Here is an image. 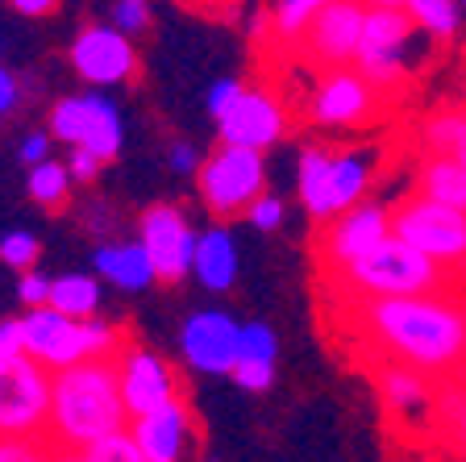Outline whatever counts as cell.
Masks as SVG:
<instances>
[{"instance_id": "obj_45", "label": "cell", "mask_w": 466, "mask_h": 462, "mask_svg": "<svg viewBox=\"0 0 466 462\" xmlns=\"http://www.w3.org/2000/svg\"><path fill=\"white\" fill-rule=\"evenodd\" d=\"M87 221H92V233H108V225H113V212H108L105 204H100V209L92 212V217H87Z\"/></svg>"}, {"instance_id": "obj_19", "label": "cell", "mask_w": 466, "mask_h": 462, "mask_svg": "<svg viewBox=\"0 0 466 462\" xmlns=\"http://www.w3.org/2000/svg\"><path fill=\"white\" fill-rule=\"evenodd\" d=\"M129 437H134L142 462H184L196 442V416L187 400H171L167 408H155L146 416L129 421Z\"/></svg>"}, {"instance_id": "obj_30", "label": "cell", "mask_w": 466, "mask_h": 462, "mask_svg": "<svg viewBox=\"0 0 466 462\" xmlns=\"http://www.w3.org/2000/svg\"><path fill=\"white\" fill-rule=\"evenodd\" d=\"M38 254H42V241L34 238L29 230H9L5 238H0V262H5V267H13L17 275H21V271H34Z\"/></svg>"}, {"instance_id": "obj_13", "label": "cell", "mask_w": 466, "mask_h": 462, "mask_svg": "<svg viewBox=\"0 0 466 462\" xmlns=\"http://www.w3.org/2000/svg\"><path fill=\"white\" fill-rule=\"evenodd\" d=\"M217 138L221 146H242V150L267 154L275 142L288 138V105L271 87H250L238 97V105L217 121Z\"/></svg>"}, {"instance_id": "obj_40", "label": "cell", "mask_w": 466, "mask_h": 462, "mask_svg": "<svg viewBox=\"0 0 466 462\" xmlns=\"http://www.w3.org/2000/svg\"><path fill=\"white\" fill-rule=\"evenodd\" d=\"M50 142H55V138H50V129H34V134H25L21 138V146H17V159L25 167H38V163H46L50 159Z\"/></svg>"}, {"instance_id": "obj_48", "label": "cell", "mask_w": 466, "mask_h": 462, "mask_svg": "<svg viewBox=\"0 0 466 462\" xmlns=\"http://www.w3.org/2000/svg\"><path fill=\"white\" fill-rule=\"evenodd\" d=\"M458 9H462V17H466V0H458Z\"/></svg>"}, {"instance_id": "obj_26", "label": "cell", "mask_w": 466, "mask_h": 462, "mask_svg": "<svg viewBox=\"0 0 466 462\" xmlns=\"http://www.w3.org/2000/svg\"><path fill=\"white\" fill-rule=\"evenodd\" d=\"M404 13L417 21V29L433 42V46L454 42L458 29H462V9H458V0H404Z\"/></svg>"}, {"instance_id": "obj_31", "label": "cell", "mask_w": 466, "mask_h": 462, "mask_svg": "<svg viewBox=\"0 0 466 462\" xmlns=\"http://www.w3.org/2000/svg\"><path fill=\"white\" fill-rule=\"evenodd\" d=\"M108 26L121 29L126 38H142L146 29H150V0H113Z\"/></svg>"}, {"instance_id": "obj_25", "label": "cell", "mask_w": 466, "mask_h": 462, "mask_svg": "<svg viewBox=\"0 0 466 462\" xmlns=\"http://www.w3.org/2000/svg\"><path fill=\"white\" fill-rule=\"evenodd\" d=\"M425 154H441L466 167V108H441L420 126Z\"/></svg>"}, {"instance_id": "obj_35", "label": "cell", "mask_w": 466, "mask_h": 462, "mask_svg": "<svg viewBox=\"0 0 466 462\" xmlns=\"http://www.w3.org/2000/svg\"><path fill=\"white\" fill-rule=\"evenodd\" d=\"M233 384L242 387V392H250V395L271 392L275 363H238V366H233Z\"/></svg>"}, {"instance_id": "obj_21", "label": "cell", "mask_w": 466, "mask_h": 462, "mask_svg": "<svg viewBox=\"0 0 466 462\" xmlns=\"http://www.w3.org/2000/svg\"><path fill=\"white\" fill-rule=\"evenodd\" d=\"M92 267H96V275L105 283H113L116 292H146L150 283H158L155 267H150V259H146L142 241H100L96 251H92Z\"/></svg>"}, {"instance_id": "obj_27", "label": "cell", "mask_w": 466, "mask_h": 462, "mask_svg": "<svg viewBox=\"0 0 466 462\" xmlns=\"http://www.w3.org/2000/svg\"><path fill=\"white\" fill-rule=\"evenodd\" d=\"M71 188H76V180H71L67 163H58V159H46V163L29 167V175H25L29 200L42 204V209H63V204L71 200Z\"/></svg>"}, {"instance_id": "obj_4", "label": "cell", "mask_w": 466, "mask_h": 462, "mask_svg": "<svg viewBox=\"0 0 466 462\" xmlns=\"http://www.w3.org/2000/svg\"><path fill=\"white\" fill-rule=\"evenodd\" d=\"M375 150H333V146H304L300 163H296V188H300V204L312 221L329 225L333 217L350 212L354 204H362V196L375 183Z\"/></svg>"}, {"instance_id": "obj_36", "label": "cell", "mask_w": 466, "mask_h": 462, "mask_svg": "<svg viewBox=\"0 0 466 462\" xmlns=\"http://www.w3.org/2000/svg\"><path fill=\"white\" fill-rule=\"evenodd\" d=\"M242 92H246L242 79H233V76L217 79V84L208 87V117H213V121H221V117L238 105V97H242Z\"/></svg>"}, {"instance_id": "obj_33", "label": "cell", "mask_w": 466, "mask_h": 462, "mask_svg": "<svg viewBox=\"0 0 466 462\" xmlns=\"http://www.w3.org/2000/svg\"><path fill=\"white\" fill-rule=\"evenodd\" d=\"M50 454L46 437H0V462H50Z\"/></svg>"}, {"instance_id": "obj_5", "label": "cell", "mask_w": 466, "mask_h": 462, "mask_svg": "<svg viewBox=\"0 0 466 462\" xmlns=\"http://www.w3.org/2000/svg\"><path fill=\"white\" fill-rule=\"evenodd\" d=\"M338 280L354 300H396V296H437V292H446L450 271L437 267L433 259H425L420 251H412L408 241H400L391 233L367 259L341 267Z\"/></svg>"}, {"instance_id": "obj_15", "label": "cell", "mask_w": 466, "mask_h": 462, "mask_svg": "<svg viewBox=\"0 0 466 462\" xmlns=\"http://www.w3.org/2000/svg\"><path fill=\"white\" fill-rule=\"evenodd\" d=\"M238 334L242 321H233L225 308H200L179 329V358L200 375H233Z\"/></svg>"}, {"instance_id": "obj_2", "label": "cell", "mask_w": 466, "mask_h": 462, "mask_svg": "<svg viewBox=\"0 0 466 462\" xmlns=\"http://www.w3.org/2000/svg\"><path fill=\"white\" fill-rule=\"evenodd\" d=\"M129 408L121 395L116 363H79L58 371L50 384L46 442L55 450H87L129 429Z\"/></svg>"}, {"instance_id": "obj_42", "label": "cell", "mask_w": 466, "mask_h": 462, "mask_svg": "<svg viewBox=\"0 0 466 462\" xmlns=\"http://www.w3.org/2000/svg\"><path fill=\"white\" fill-rule=\"evenodd\" d=\"M17 354H25V346H21V321H0V363H9Z\"/></svg>"}, {"instance_id": "obj_46", "label": "cell", "mask_w": 466, "mask_h": 462, "mask_svg": "<svg viewBox=\"0 0 466 462\" xmlns=\"http://www.w3.org/2000/svg\"><path fill=\"white\" fill-rule=\"evenodd\" d=\"M362 9H404V0H359Z\"/></svg>"}, {"instance_id": "obj_34", "label": "cell", "mask_w": 466, "mask_h": 462, "mask_svg": "<svg viewBox=\"0 0 466 462\" xmlns=\"http://www.w3.org/2000/svg\"><path fill=\"white\" fill-rule=\"evenodd\" d=\"M79 454H84V462H142L129 429L116 437H105V442H96V446H87V450H79Z\"/></svg>"}, {"instance_id": "obj_37", "label": "cell", "mask_w": 466, "mask_h": 462, "mask_svg": "<svg viewBox=\"0 0 466 462\" xmlns=\"http://www.w3.org/2000/svg\"><path fill=\"white\" fill-rule=\"evenodd\" d=\"M441 413H446V425H450V434H454V442L466 450V379L446 392V405H441Z\"/></svg>"}, {"instance_id": "obj_32", "label": "cell", "mask_w": 466, "mask_h": 462, "mask_svg": "<svg viewBox=\"0 0 466 462\" xmlns=\"http://www.w3.org/2000/svg\"><path fill=\"white\" fill-rule=\"evenodd\" d=\"M283 217H288V204H283V196H275L271 188L246 209V221H250L258 233H275L283 225Z\"/></svg>"}, {"instance_id": "obj_12", "label": "cell", "mask_w": 466, "mask_h": 462, "mask_svg": "<svg viewBox=\"0 0 466 462\" xmlns=\"http://www.w3.org/2000/svg\"><path fill=\"white\" fill-rule=\"evenodd\" d=\"M196 238L187 212L179 204H150L137 217V241H142L146 259L155 267V275L163 283H179L184 275H192L196 259Z\"/></svg>"}, {"instance_id": "obj_11", "label": "cell", "mask_w": 466, "mask_h": 462, "mask_svg": "<svg viewBox=\"0 0 466 462\" xmlns=\"http://www.w3.org/2000/svg\"><path fill=\"white\" fill-rule=\"evenodd\" d=\"M67 63L92 92H108L137 76V46L113 26H84L71 38Z\"/></svg>"}, {"instance_id": "obj_7", "label": "cell", "mask_w": 466, "mask_h": 462, "mask_svg": "<svg viewBox=\"0 0 466 462\" xmlns=\"http://www.w3.org/2000/svg\"><path fill=\"white\" fill-rule=\"evenodd\" d=\"M200 200L217 217V225L246 217L254 200L267 192V154L242 146H217L200 163Z\"/></svg>"}, {"instance_id": "obj_38", "label": "cell", "mask_w": 466, "mask_h": 462, "mask_svg": "<svg viewBox=\"0 0 466 462\" xmlns=\"http://www.w3.org/2000/svg\"><path fill=\"white\" fill-rule=\"evenodd\" d=\"M17 300L25 308H42L50 300V280L42 275L38 267H34V271H21V275H17Z\"/></svg>"}, {"instance_id": "obj_39", "label": "cell", "mask_w": 466, "mask_h": 462, "mask_svg": "<svg viewBox=\"0 0 466 462\" xmlns=\"http://www.w3.org/2000/svg\"><path fill=\"white\" fill-rule=\"evenodd\" d=\"M167 163H171L175 175H200V163H204V159H200V146L179 138V142L167 146Z\"/></svg>"}, {"instance_id": "obj_17", "label": "cell", "mask_w": 466, "mask_h": 462, "mask_svg": "<svg viewBox=\"0 0 466 462\" xmlns=\"http://www.w3.org/2000/svg\"><path fill=\"white\" fill-rule=\"evenodd\" d=\"M388 238H391V209L379 200H362L329 221V230L320 238V254H325V262L333 271H341L350 262L367 259L370 251H379Z\"/></svg>"}, {"instance_id": "obj_8", "label": "cell", "mask_w": 466, "mask_h": 462, "mask_svg": "<svg viewBox=\"0 0 466 462\" xmlns=\"http://www.w3.org/2000/svg\"><path fill=\"white\" fill-rule=\"evenodd\" d=\"M50 138L63 142L67 150H87L96 154L100 163H113L121 146H126V121H121V108L105 97V92H76V97L55 100L46 121Z\"/></svg>"}, {"instance_id": "obj_6", "label": "cell", "mask_w": 466, "mask_h": 462, "mask_svg": "<svg viewBox=\"0 0 466 462\" xmlns=\"http://www.w3.org/2000/svg\"><path fill=\"white\" fill-rule=\"evenodd\" d=\"M420 38L425 34L404 9H367L354 71L375 87L379 97H391L412 79V71H420V55H417Z\"/></svg>"}, {"instance_id": "obj_16", "label": "cell", "mask_w": 466, "mask_h": 462, "mask_svg": "<svg viewBox=\"0 0 466 462\" xmlns=\"http://www.w3.org/2000/svg\"><path fill=\"white\" fill-rule=\"evenodd\" d=\"M362 26H367V9H362L359 0H329V5L317 13V21L304 29L300 50L325 71L354 67Z\"/></svg>"}, {"instance_id": "obj_14", "label": "cell", "mask_w": 466, "mask_h": 462, "mask_svg": "<svg viewBox=\"0 0 466 462\" xmlns=\"http://www.w3.org/2000/svg\"><path fill=\"white\" fill-rule=\"evenodd\" d=\"M116 379H121V395H126L129 416H146L155 408H167L171 400H179V375L163 354H155L150 346L126 342V350L113 358Z\"/></svg>"}, {"instance_id": "obj_41", "label": "cell", "mask_w": 466, "mask_h": 462, "mask_svg": "<svg viewBox=\"0 0 466 462\" xmlns=\"http://www.w3.org/2000/svg\"><path fill=\"white\" fill-rule=\"evenodd\" d=\"M100 159L96 154H87V150H67V171L76 183H96L100 180Z\"/></svg>"}, {"instance_id": "obj_22", "label": "cell", "mask_w": 466, "mask_h": 462, "mask_svg": "<svg viewBox=\"0 0 466 462\" xmlns=\"http://www.w3.org/2000/svg\"><path fill=\"white\" fill-rule=\"evenodd\" d=\"M379 392H383V405H388L391 416L400 421H417V416H429V405H433V395L425 387V375L412 371V366H383V375H379Z\"/></svg>"}, {"instance_id": "obj_10", "label": "cell", "mask_w": 466, "mask_h": 462, "mask_svg": "<svg viewBox=\"0 0 466 462\" xmlns=\"http://www.w3.org/2000/svg\"><path fill=\"white\" fill-rule=\"evenodd\" d=\"M50 384L55 375L29 354L0 363V437H46Z\"/></svg>"}, {"instance_id": "obj_3", "label": "cell", "mask_w": 466, "mask_h": 462, "mask_svg": "<svg viewBox=\"0 0 466 462\" xmlns=\"http://www.w3.org/2000/svg\"><path fill=\"white\" fill-rule=\"evenodd\" d=\"M126 329L108 325V321L92 317V321H76L55 313L50 304L42 308H25L21 317V346L34 363H42L50 375L71 371L79 363H113L126 350Z\"/></svg>"}, {"instance_id": "obj_44", "label": "cell", "mask_w": 466, "mask_h": 462, "mask_svg": "<svg viewBox=\"0 0 466 462\" xmlns=\"http://www.w3.org/2000/svg\"><path fill=\"white\" fill-rule=\"evenodd\" d=\"M21 17H50V13L63 5V0H9Z\"/></svg>"}, {"instance_id": "obj_1", "label": "cell", "mask_w": 466, "mask_h": 462, "mask_svg": "<svg viewBox=\"0 0 466 462\" xmlns=\"http://www.w3.org/2000/svg\"><path fill=\"white\" fill-rule=\"evenodd\" d=\"M359 329L383 358L420 375H450L466 366V304L446 292L362 300Z\"/></svg>"}, {"instance_id": "obj_9", "label": "cell", "mask_w": 466, "mask_h": 462, "mask_svg": "<svg viewBox=\"0 0 466 462\" xmlns=\"http://www.w3.org/2000/svg\"><path fill=\"white\" fill-rule=\"evenodd\" d=\"M391 233L446 271H466V212L429 196H408L391 209Z\"/></svg>"}, {"instance_id": "obj_23", "label": "cell", "mask_w": 466, "mask_h": 462, "mask_svg": "<svg viewBox=\"0 0 466 462\" xmlns=\"http://www.w3.org/2000/svg\"><path fill=\"white\" fill-rule=\"evenodd\" d=\"M417 192L466 212V167L454 159H441V154H425L417 171Z\"/></svg>"}, {"instance_id": "obj_43", "label": "cell", "mask_w": 466, "mask_h": 462, "mask_svg": "<svg viewBox=\"0 0 466 462\" xmlns=\"http://www.w3.org/2000/svg\"><path fill=\"white\" fill-rule=\"evenodd\" d=\"M17 105H21V84H17V76L0 63V117H9Z\"/></svg>"}, {"instance_id": "obj_18", "label": "cell", "mask_w": 466, "mask_h": 462, "mask_svg": "<svg viewBox=\"0 0 466 462\" xmlns=\"http://www.w3.org/2000/svg\"><path fill=\"white\" fill-rule=\"evenodd\" d=\"M379 92L359 76L354 67H338L325 71L312 92V121L325 129H354L375 121L379 113Z\"/></svg>"}, {"instance_id": "obj_20", "label": "cell", "mask_w": 466, "mask_h": 462, "mask_svg": "<svg viewBox=\"0 0 466 462\" xmlns=\"http://www.w3.org/2000/svg\"><path fill=\"white\" fill-rule=\"evenodd\" d=\"M192 275L204 292H229L242 275V251L225 225H213L196 238V259H192Z\"/></svg>"}, {"instance_id": "obj_28", "label": "cell", "mask_w": 466, "mask_h": 462, "mask_svg": "<svg viewBox=\"0 0 466 462\" xmlns=\"http://www.w3.org/2000/svg\"><path fill=\"white\" fill-rule=\"evenodd\" d=\"M329 0H279L271 13V34L279 42H291V46H300L304 29L317 21V13L325 9Z\"/></svg>"}, {"instance_id": "obj_47", "label": "cell", "mask_w": 466, "mask_h": 462, "mask_svg": "<svg viewBox=\"0 0 466 462\" xmlns=\"http://www.w3.org/2000/svg\"><path fill=\"white\" fill-rule=\"evenodd\" d=\"M50 462H84V454L79 450H55L50 454Z\"/></svg>"}, {"instance_id": "obj_24", "label": "cell", "mask_w": 466, "mask_h": 462, "mask_svg": "<svg viewBox=\"0 0 466 462\" xmlns=\"http://www.w3.org/2000/svg\"><path fill=\"white\" fill-rule=\"evenodd\" d=\"M100 280L96 275H84V271H67L50 280V300L46 304L63 317H76V321H92L100 313Z\"/></svg>"}, {"instance_id": "obj_29", "label": "cell", "mask_w": 466, "mask_h": 462, "mask_svg": "<svg viewBox=\"0 0 466 462\" xmlns=\"http://www.w3.org/2000/svg\"><path fill=\"white\" fill-rule=\"evenodd\" d=\"M275 358H279V337H275V329L267 325V321H242L238 363H275Z\"/></svg>"}]
</instances>
